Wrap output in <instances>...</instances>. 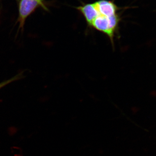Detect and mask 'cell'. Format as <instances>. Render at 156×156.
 <instances>
[{
  "label": "cell",
  "instance_id": "1",
  "mask_svg": "<svg viewBox=\"0 0 156 156\" xmlns=\"http://www.w3.org/2000/svg\"><path fill=\"white\" fill-rule=\"evenodd\" d=\"M121 20L122 18L120 14L112 16H106L98 12L97 16L90 23L89 27L105 35L114 48L115 39L119 34Z\"/></svg>",
  "mask_w": 156,
  "mask_h": 156
},
{
  "label": "cell",
  "instance_id": "2",
  "mask_svg": "<svg viewBox=\"0 0 156 156\" xmlns=\"http://www.w3.org/2000/svg\"><path fill=\"white\" fill-rule=\"evenodd\" d=\"M39 6H41L43 9L47 10L43 0H20L19 7L20 28H23L26 19Z\"/></svg>",
  "mask_w": 156,
  "mask_h": 156
},
{
  "label": "cell",
  "instance_id": "3",
  "mask_svg": "<svg viewBox=\"0 0 156 156\" xmlns=\"http://www.w3.org/2000/svg\"><path fill=\"white\" fill-rule=\"evenodd\" d=\"M99 14L106 16H112L119 14L121 8L118 7L113 1L110 0H98L94 2Z\"/></svg>",
  "mask_w": 156,
  "mask_h": 156
},
{
  "label": "cell",
  "instance_id": "4",
  "mask_svg": "<svg viewBox=\"0 0 156 156\" xmlns=\"http://www.w3.org/2000/svg\"><path fill=\"white\" fill-rule=\"evenodd\" d=\"M76 9L83 16L88 26L97 15V9L94 2L83 3L81 5L77 7Z\"/></svg>",
  "mask_w": 156,
  "mask_h": 156
},
{
  "label": "cell",
  "instance_id": "5",
  "mask_svg": "<svg viewBox=\"0 0 156 156\" xmlns=\"http://www.w3.org/2000/svg\"><path fill=\"white\" fill-rule=\"evenodd\" d=\"M23 77V73H18V74L16 75V76H14L13 77L11 78V79H9V80L3 81V82L0 83V89H2L4 87H5L7 85L11 83L18 80H20V79H22Z\"/></svg>",
  "mask_w": 156,
  "mask_h": 156
}]
</instances>
